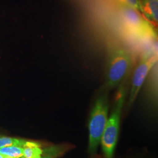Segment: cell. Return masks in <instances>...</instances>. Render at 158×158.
Instances as JSON below:
<instances>
[{
	"mask_svg": "<svg viewBox=\"0 0 158 158\" xmlns=\"http://www.w3.org/2000/svg\"><path fill=\"white\" fill-rule=\"evenodd\" d=\"M133 62L130 51L120 46L110 49L108 56L106 80L109 88L118 85L130 72Z\"/></svg>",
	"mask_w": 158,
	"mask_h": 158,
	"instance_id": "1",
	"label": "cell"
},
{
	"mask_svg": "<svg viewBox=\"0 0 158 158\" xmlns=\"http://www.w3.org/2000/svg\"><path fill=\"white\" fill-rule=\"evenodd\" d=\"M124 89L121 88L116 98L113 110L102 136L101 143L104 153L107 158H113L115 146L118 140L119 127L122 108L125 101Z\"/></svg>",
	"mask_w": 158,
	"mask_h": 158,
	"instance_id": "2",
	"label": "cell"
},
{
	"mask_svg": "<svg viewBox=\"0 0 158 158\" xmlns=\"http://www.w3.org/2000/svg\"><path fill=\"white\" fill-rule=\"evenodd\" d=\"M108 104L105 96L99 97L91 112L89 124V147L90 153L95 152L105 130L108 120Z\"/></svg>",
	"mask_w": 158,
	"mask_h": 158,
	"instance_id": "3",
	"label": "cell"
},
{
	"mask_svg": "<svg viewBox=\"0 0 158 158\" xmlns=\"http://www.w3.org/2000/svg\"><path fill=\"white\" fill-rule=\"evenodd\" d=\"M120 14L125 27L133 34L141 36L155 35L152 25L135 9L121 3Z\"/></svg>",
	"mask_w": 158,
	"mask_h": 158,
	"instance_id": "4",
	"label": "cell"
},
{
	"mask_svg": "<svg viewBox=\"0 0 158 158\" xmlns=\"http://www.w3.org/2000/svg\"><path fill=\"white\" fill-rule=\"evenodd\" d=\"M157 61V56L150 52L143 54L134 72L128 103L132 104L135 100L147 76Z\"/></svg>",
	"mask_w": 158,
	"mask_h": 158,
	"instance_id": "5",
	"label": "cell"
},
{
	"mask_svg": "<svg viewBox=\"0 0 158 158\" xmlns=\"http://www.w3.org/2000/svg\"><path fill=\"white\" fill-rule=\"evenodd\" d=\"M142 15L152 25L158 23V0H140Z\"/></svg>",
	"mask_w": 158,
	"mask_h": 158,
	"instance_id": "6",
	"label": "cell"
},
{
	"mask_svg": "<svg viewBox=\"0 0 158 158\" xmlns=\"http://www.w3.org/2000/svg\"><path fill=\"white\" fill-rule=\"evenodd\" d=\"M23 155L25 158H52L42 157L44 151L40 143L35 142L26 141L23 147Z\"/></svg>",
	"mask_w": 158,
	"mask_h": 158,
	"instance_id": "7",
	"label": "cell"
},
{
	"mask_svg": "<svg viewBox=\"0 0 158 158\" xmlns=\"http://www.w3.org/2000/svg\"><path fill=\"white\" fill-rule=\"evenodd\" d=\"M0 154L12 158H21L23 157L22 147L17 146L3 147L0 148Z\"/></svg>",
	"mask_w": 158,
	"mask_h": 158,
	"instance_id": "8",
	"label": "cell"
},
{
	"mask_svg": "<svg viewBox=\"0 0 158 158\" xmlns=\"http://www.w3.org/2000/svg\"><path fill=\"white\" fill-rule=\"evenodd\" d=\"M26 141L11 137L0 136V148L3 147L17 146L23 148Z\"/></svg>",
	"mask_w": 158,
	"mask_h": 158,
	"instance_id": "9",
	"label": "cell"
},
{
	"mask_svg": "<svg viewBox=\"0 0 158 158\" xmlns=\"http://www.w3.org/2000/svg\"><path fill=\"white\" fill-rule=\"evenodd\" d=\"M119 1L121 3L129 6L142 14L140 0H119Z\"/></svg>",
	"mask_w": 158,
	"mask_h": 158,
	"instance_id": "10",
	"label": "cell"
},
{
	"mask_svg": "<svg viewBox=\"0 0 158 158\" xmlns=\"http://www.w3.org/2000/svg\"><path fill=\"white\" fill-rule=\"evenodd\" d=\"M2 157H3V158H12V157H10V156H6V155H2Z\"/></svg>",
	"mask_w": 158,
	"mask_h": 158,
	"instance_id": "11",
	"label": "cell"
},
{
	"mask_svg": "<svg viewBox=\"0 0 158 158\" xmlns=\"http://www.w3.org/2000/svg\"><path fill=\"white\" fill-rule=\"evenodd\" d=\"M0 158H3V157H2V155H1V154H0Z\"/></svg>",
	"mask_w": 158,
	"mask_h": 158,
	"instance_id": "12",
	"label": "cell"
},
{
	"mask_svg": "<svg viewBox=\"0 0 158 158\" xmlns=\"http://www.w3.org/2000/svg\"></svg>",
	"mask_w": 158,
	"mask_h": 158,
	"instance_id": "13",
	"label": "cell"
}]
</instances>
